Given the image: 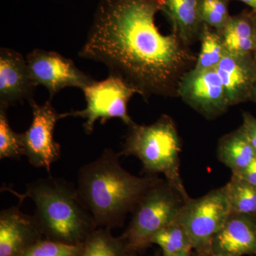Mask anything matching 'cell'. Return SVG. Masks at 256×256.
I'll list each match as a JSON object with an SVG mask.
<instances>
[{
  "mask_svg": "<svg viewBox=\"0 0 256 256\" xmlns=\"http://www.w3.org/2000/svg\"><path fill=\"white\" fill-rule=\"evenodd\" d=\"M162 0H100L79 57L104 64L148 101L178 98V84L197 55L156 26Z\"/></svg>",
  "mask_w": 256,
  "mask_h": 256,
  "instance_id": "1",
  "label": "cell"
},
{
  "mask_svg": "<svg viewBox=\"0 0 256 256\" xmlns=\"http://www.w3.org/2000/svg\"><path fill=\"white\" fill-rule=\"evenodd\" d=\"M119 158V153L106 149L79 170L77 191L97 225L121 223L144 194L161 180L156 175L131 174L120 164Z\"/></svg>",
  "mask_w": 256,
  "mask_h": 256,
  "instance_id": "2",
  "label": "cell"
},
{
  "mask_svg": "<svg viewBox=\"0 0 256 256\" xmlns=\"http://www.w3.org/2000/svg\"><path fill=\"white\" fill-rule=\"evenodd\" d=\"M24 196L34 203V218L38 228L53 240L78 245V240L97 226L77 188L62 178H40L28 186Z\"/></svg>",
  "mask_w": 256,
  "mask_h": 256,
  "instance_id": "3",
  "label": "cell"
},
{
  "mask_svg": "<svg viewBox=\"0 0 256 256\" xmlns=\"http://www.w3.org/2000/svg\"><path fill=\"white\" fill-rule=\"evenodd\" d=\"M120 156H134L142 162L148 175L162 174L186 201L190 200L180 174L181 139L174 121L162 114L154 124L128 126Z\"/></svg>",
  "mask_w": 256,
  "mask_h": 256,
  "instance_id": "4",
  "label": "cell"
},
{
  "mask_svg": "<svg viewBox=\"0 0 256 256\" xmlns=\"http://www.w3.org/2000/svg\"><path fill=\"white\" fill-rule=\"evenodd\" d=\"M186 200L166 180H161L144 194L132 210V220L126 234L130 249H140L151 244L160 230L178 218Z\"/></svg>",
  "mask_w": 256,
  "mask_h": 256,
  "instance_id": "5",
  "label": "cell"
},
{
  "mask_svg": "<svg viewBox=\"0 0 256 256\" xmlns=\"http://www.w3.org/2000/svg\"><path fill=\"white\" fill-rule=\"evenodd\" d=\"M232 214L225 186L198 198H190L176 220L186 230L200 256H210L212 242Z\"/></svg>",
  "mask_w": 256,
  "mask_h": 256,
  "instance_id": "6",
  "label": "cell"
},
{
  "mask_svg": "<svg viewBox=\"0 0 256 256\" xmlns=\"http://www.w3.org/2000/svg\"><path fill=\"white\" fill-rule=\"evenodd\" d=\"M86 101L85 109L60 114V119L80 117L85 119L84 131L90 134L98 120L104 124L108 120L120 119L127 126L133 120L128 114V105L137 92L122 79L109 74L101 82L94 80L82 89Z\"/></svg>",
  "mask_w": 256,
  "mask_h": 256,
  "instance_id": "7",
  "label": "cell"
},
{
  "mask_svg": "<svg viewBox=\"0 0 256 256\" xmlns=\"http://www.w3.org/2000/svg\"><path fill=\"white\" fill-rule=\"evenodd\" d=\"M30 76L36 86H44L50 100L66 88L82 89L94 82L89 75L82 72L72 60L55 52L36 48L26 57Z\"/></svg>",
  "mask_w": 256,
  "mask_h": 256,
  "instance_id": "8",
  "label": "cell"
},
{
  "mask_svg": "<svg viewBox=\"0 0 256 256\" xmlns=\"http://www.w3.org/2000/svg\"><path fill=\"white\" fill-rule=\"evenodd\" d=\"M50 101H46L43 105H38L34 100L30 102L33 114L32 124L26 132L21 133L24 156L34 166L45 168L48 172L60 156V146L54 136L60 114Z\"/></svg>",
  "mask_w": 256,
  "mask_h": 256,
  "instance_id": "9",
  "label": "cell"
},
{
  "mask_svg": "<svg viewBox=\"0 0 256 256\" xmlns=\"http://www.w3.org/2000/svg\"><path fill=\"white\" fill-rule=\"evenodd\" d=\"M178 97L207 120L220 117L230 107L216 69L192 68L178 84Z\"/></svg>",
  "mask_w": 256,
  "mask_h": 256,
  "instance_id": "10",
  "label": "cell"
},
{
  "mask_svg": "<svg viewBox=\"0 0 256 256\" xmlns=\"http://www.w3.org/2000/svg\"><path fill=\"white\" fill-rule=\"evenodd\" d=\"M36 86L28 72L26 60L21 54L8 48L0 50V107L31 102Z\"/></svg>",
  "mask_w": 256,
  "mask_h": 256,
  "instance_id": "11",
  "label": "cell"
},
{
  "mask_svg": "<svg viewBox=\"0 0 256 256\" xmlns=\"http://www.w3.org/2000/svg\"><path fill=\"white\" fill-rule=\"evenodd\" d=\"M212 254L256 256V217L230 214L212 242Z\"/></svg>",
  "mask_w": 256,
  "mask_h": 256,
  "instance_id": "12",
  "label": "cell"
},
{
  "mask_svg": "<svg viewBox=\"0 0 256 256\" xmlns=\"http://www.w3.org/2000/svg\"><path fill=\"white\" fill-rule=\"evenodd\" d=\"M216 70L223 84L230 106L238 105L250 98L256 80L255 56L227 53Z\"/></svg>",
  "mask_w": 256,
  "mask_h": 256,
  "instance_id": "13",
  "label": "cell"
},
{
  "mask_svg": "<svg viewBox=\"0 0 256 256\" xmlns=\"http://www.w3.org/2000/svg\"><path fill=\"white\" fill-rule=\"evenodd\" d=\"M38 228L34 216L12 206L0 213V256H18Z\"/></svg>",
  "mask_w": 256,
  "mask_h": 256,
  "instance_id": "14",
  "label": "cell"
},
{
  "mask_svg": "<svg viewBox=\"0 0 256 256\" xmlns=\"http://www.w3.org/2000/svg\"><path fill=\"white\" fill-rule=\"evenodd\" d=\"M202 0H162L161 12L172 31L188 46L200 42L204 24L201 18Z\"/></svg>",
  "mask_w": 256,
  "mask_h": 256,
  "instance_id": "15",
  "label": "cell"
},
{
  "mask_svg": "<svg viewBox=\"0 0 256 256\" xmlns=\"http://www.w3.org/2000/svg\"><path fill=\"white\" fill-rule=\"evenodd\" d=\"M217 156L234 174L242 172L254 161L256 151L242 126L220 138L217 146Z\"/></svg>",
  "mask_w": 256,
  "mask_h": 256,
  "instance_id": "16",
  "label": "cell"
},
{
  "mask_svg": "<svg viewBox=\"0 0 256 256\" xmlns=\"http://www.w3.org/2000/svg\"><path fill=\"white\" fill-rule=\"evenodd\" d=\"M218 33L229 54L254 55L256 41L252 13L230 15L226 24Z\"/></svg>",
  "mask_w": 256,
  "mask_h": 256,
  "instance_id": "17",
  "label": "cell"
},
{
  "mask_svg": "<svg viewBox=\"0 0 256 256\" xmlns=\"http://www.w3.org/2000/svg\"><path fill=\"white\" fill-rule=\"evenodd\" d=\"M200 42V52L193 68L196 70L216 69L227 54L220 34L204 24Z\"/></svg>",
  "mask_w": 256,
  "mask_h": 256,
  "instance_id": "18",
  "label": "cell"
},
{
  "mask_svg": "<svg viewBox=\"0 0 256 256\" xmlns=\"http://www.w3.org/2000/svg\"><path fill=\"white\" fill-rule=\"evenodd\" d=\"M232 214L256 217V188L232 174L225 185Z\"/></svg>",
  "mask_w": 256,
  "mask_h": 256,
  "instance_id": "19",
  "label": "cell"
},
{
  "mask_svg": "<svg viewBox=\"0 0 256 256\" xmlns=\"http://www.w3.org/2000/svg\"><path fill=\"white\" fill-rule=\"evenodd\" d=\"M151 244L159 246L164 255L191 252L193 250L186 230L176 220L160 230L152 239Z\"/></svg>",
  "mask_w": 256,
  "mask_h": 256,
  "instance_id": "20",
  "label": "cell"
},
{
  "mask_svg": "<svg viewBox=\"0 0 256 256\" xmlns=\"http://www.w3.org/2000/svg\"><path fill=\"white\" fill-rule=\"evenodd\" d=\"M6 112L8 109L0 107V159H18L24 156L21 133L13 130Z\"/></svg>",
  "mask_w": 256,
  "mask_h": 256,
  "instance_id": "21",
  "label": "cell"
},
{
  "mask_svg": "<svg viewBox=\"0 0 256 256\" xmlns=\"http://www.w3.org/2000/svg\"><path fill=\"white\" fill-rule=\"evenodd\" d=\"M124 248L106 232L90 234L82 247V256H124Z\"/></svg>",
  "mask_w": 256,
  "mask_h": 256,
  "instance_id": "22",
  "label": "cell"
},
{
  "mask_svg": "<svg viewBox=\"0 0 256 256\" xmlns=\"http://www.w3.org/2000/svg\"><path fill=\"white\" fill-rule=\"evenodd\" d=\"M82 247L79 245L56 242H38L18 256H82Z\"/></svg>",
  "mask_w": 256,
  "mask_h": 256,
  "instance_id": "23",
  "label": "cell"
},
{
  "mask_svg": "<svg viewBox=\"0 0 256 256\" xmlns=\"http://www.w3.org/2000/svg\"><path fill=\"white\" fill-rule=\"evenodd\" d=\"M229 0H202L201 18L205 24L220 32L223 30L230 15Z\"/></svg>",
  "mask_w": 256,
  "mask_h": 256,
  "instance_id": "24",
  "label": "cell"
},
{
  "mask_svg": "<svg viewBox=\"0 0 256 256\" xmlns=\"http://www.w3.org/2000/svg\"><path fill=\"white\" fill-rule=\"evenodd\" d=\"M242 126L249 141L256 151V118L254 117L250 114L244 112Z\"/></svg>",
  "mask_w": 256,
  "mask_h": 256,
  "instance_id": "25",
  "label": "cell"
},
{
  "mask_svg": "<svg viewBox=\"0 0 256 256\" xmlns=\"http://www.w3.org/2000/svg\"><path fill=\"white\" fill-rule=\"evenodd\" d=\"M256 188V158L244 171L234 174Z\"/></svg>",
  "mask_w": 256,
  "mask_h": 256,
  "instance_id": "26",
  "label": "cell"
},
{
  "mask_svg": "<svg viewBox=\"0 0 256 256\" xmlns=\"http://www.w3.org/2000/svg\"><path fill=\"white\" fill-rule=\"evenodd\" d=\"M229 1H233V0H229ZM236 1H240L245 3V4L252 8L254 11L256 12V0H236Z\"/></svg>",
  "mask_w": 256,
  "mask_h": 256,
  "instance_id": "27",
  "label": "cell"
},
{
  "mask_svg": "<svg viewBox=\"0 0 256 256\" xmlns=\"http://www.w3.org/2000/svg\"><path fill=\"white\" fill-rule=\"evenodd\" d=\"M252 24H254V34H255L256 41V50L255 52H254V56H255L256 58V12L255 11H254V12L252 13Z\"/></svg>",
  "mask_w": 256,
  "mask_h": 256,
  "instance_id": "28",
  "label": "cell"
},
{
  "mask_svg": "<svg viewBox=\"0 0 256 256\" xmlns=\"http://www.w3.org/2000/svg\"><path fill=\"white\" fill-rule=\"evenodd\" d=\"M250 98H252V100L256 102V80L255 84H254V87H252V96H250Z\"/></svg>",
  "mask_w": 256,
  "mask_h": 256,
  "instance_id": "29",
  "label": "cell"
},
{
  "mask_svg": "<svg viewBox=\"0 0 256 256\" xmlns=\"http://www.w3.org/2000/svg\"><path fill=\"white\" fill-rule=\"evenodd\" d=\"M163 256H191V252H180V254H173V255H164V254H163Z\"/></svg>",
  "mask_w": 256,
  "mask_h": 256,
  "instance_id": "30",
  "label": "cell"
},
{
  "mask_svg": "<svg viewBox=\"0 0 256 256\" xmlns=\"http://www.w3.org/2000/svg\"><path fill=\"white\" fill-rule=\"evenodd\" d=\"M210 256H220V255H215V254H212V255H210Z\"/></svg>",
  "mask_w": 256,
  "mask_h": 256,
  "instance_id": "31",
  "label": "cell"
}]
</instances>
